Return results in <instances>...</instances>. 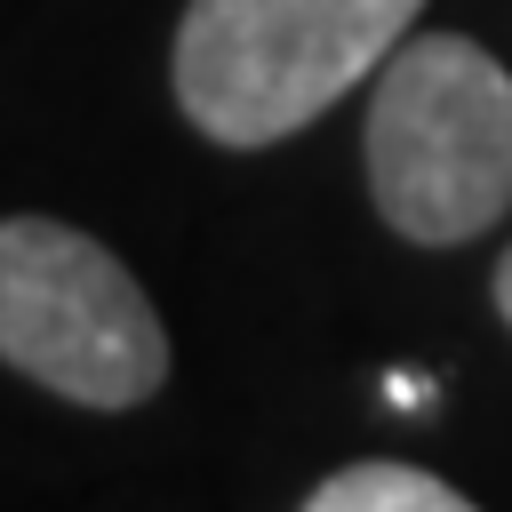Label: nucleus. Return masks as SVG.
Segmentation results:
<instances>
[{
  "label": "nucleus",
  "mask_w": 512,
  "mask_h": 512,
  "mask_svg": "<svg viewBox=\"0 0 512 512\" xmlns=\"http://www.w3.org/2000/svg\"><path fill=\"white\" fill-rule=\"evenodd\" d=\"M416 16L424 0H184L168 80L208 144L264 152L384 72Z\"/></svg>",
  "instance_id": "nucleus-1"
},
{
  "label": "nucleus",
  "mask_w": 512,
  "mask_h": 512,
  "mask_svg": "<svg viewBox=\"0 0 512 512\" xmlns=\"http://www.w3.org/2000/svg\"><path fill=\"white\" fill-rule=\"evenodd\" d=\"M368 192L416 248H456L512 208V72L464 32H408L368 96Z\"/></svg>",
  "instance_id": "nucleus-2"
},
{
  "label": "nucleus",
  "mask_w": 512,
  "mask_h": 512,
  "mask_svg": "<svg viewBox=\"0 0 512 512\" xmlns=\"http://www.w3.org/2000/svg\"><path fill=\"white\" fill-rule=\"evenodd\" d=\"M0 360L72 408H136L168 384V328L80 224L0 216Z\"/></svg>",
  "instance_id": "nucleus-3"
},
{
  "label": "nucleus",
  "mask_w": 512,
  "mask_h": 512,
  "mask_svg": "<svg viewBox=\"0 0 512 512\" xmlns=\"http://www.w3.org/2000/svg\"><path fill=\"white\" fill-rule=\"evenodd\" d=\"M472 496L464 488H448L440 472H424V464H344V472H328L312 496H304V512H464Z\"/></svg>",
  "instance_id": "nucleus-4"
},
{
  "label": "nucleus",
  "mask_w": 512,
  "mask_h": 512,
  "mask_svg": "<svg viewBox=\"0 0 512 512\" xmlns=\"http://www.w3.org/2000/svg\"><path fill=\"white\" fill-rule=\"evenodd\" d=\"M384 400H392V408H416V400H432V384H416V376H384Z\"/></svg>",
  "instance_id": "nucleus-5"
},
{
  "label": "nucleus",
  "mask_w": 512,
  "mask_h": 512,
  "mask_svg": "<svg viewBox=\"0 0 512 512\" xmlns=\"http://www.w3.org/2000/svg\"><path fill=\"white\" fill-rule=\"evenodd\" d=\"M488 288H496V312H504V328H512V248L496 256V280H488Z\"/></svg>",
  "instance_id": "nucleus-6"
}]
</instances>
